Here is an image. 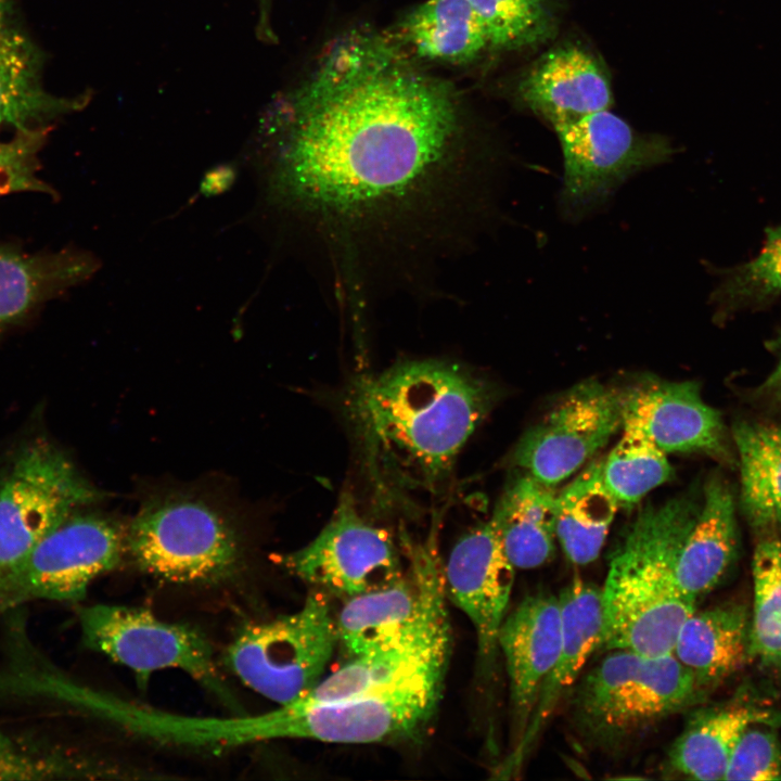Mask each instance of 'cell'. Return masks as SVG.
I'll return each instance as SVG.
<instances>
[{
	"mask_svg": "<svg viewBox=\"0 0 781 781\" xmlns=\"http://www.w3.org/2000/svg\"><path fill=\"white\" fill-rule=\"evenodd\" d=\"M269 113L277 192L343 271L459 236L478 165L458 98L388 38L341 39Z\"/></svg>",
	"mask_w": 781,
	"mask_h": 781,
	"instance_id": "6da1fadb",
	"label": "cell"
},
{
	"mask_svg": "<svg viewBox=\"0 0 781 781\" xmlns=\"http://www.w3.org/2000/svg\"><path fill=\"white\" fill-rule=\"evenodd\" d=\"M490 390L457 363L413 360L363 377L353 415L374 478L434 488L490 407Z\"/></svg>",
	"mask_w": 781,
	"mask_h": 781,
	"instance_id": "7a4b0ae2",
	"label": "cell"
},
{
	"mask_svg": "<svg viewBox=\"0 0 781 781\" xmlns=\"http://www.w3.org/2000/svg\"><path fill=\"white\" fill-rule=\"evenodd\" d=\"M688 496L648 504L615 546L602 597L599 649L648 655L673 653L696 600L677 580V562L700 510Z\"/></svg>",
	"mask_w": 781,
	"mask_h": 781,
	"instance_id": "3957f363",
	"label": "cell"
},
{
	"mask_svg": "<svg viewBox=\"0 0 781 781\" xmlns=\"http://www.w3.org/2000/svg\"><path fill=\"white\" fill-rule=\"evenodd\" d=\"M700 690L674 653L612 650L575 684L572 721L587 742L616 747L688 707Z\"/></svg>",
	"mask_w": 781,
	"mask_h": 781,
	"instance_id": "277c9868",
	"label": "cell"
},
{
	"mask_svg": "<svg viewBox=\"0 0 781 781\" xmlns=\"http://www.w3.org/2000/svg\"><path fill=\"white\" fill-rule=\"evenodd\" d=\"M101 497L44 437L17 446L0 471V596L50 532Z\"/></svg>",
	"mask_w": 781,
	"mask_h": 781,
	"instance_id": "5b68a950",
	"label": "cell"
},
{
	"mask_svg": "<svg viewBox=\"0 0 781 781\" xmlns=\"http://www.w3.org/2000/svg\"><path fill=\"white\" fill-rule=\"evenodd\" d=\"M337 643L327 596L313 591L297 611L243 627L225 663L251 690L283 706L323 678Z\"/></svg>",
	"mask_w": 781,
	"mask_h": 781,
	"instance_id": "8992f818",
	"label": "cell"
},
{
	"mask_svg": "<svg viewBox=\"0 0 781 781\" xmlns=\"http://www.w3.org/2000/svg\"><path fill=\"white\" fill-rule=\"evenodd\" d=\"M450 652L440 653L396 683L350 700L283 705L285 739L367 744L415 738L441 699Z\"/></svg>",
	"mask_w": 781,
	"mask_h": 781,
	"instance_id": "52a82bcc",
	"label": "cell"
},
{
	"mask_svg": "<svg viewBox=\"0 0 781 781\" xmlns=\"http://www.w3.org/2000/svg\"><path fill=\"white\" fill-rule=\"evenodd\" d=\"M78 620L85 644L132 670L141 686L154 671L180 669L232 703L212 644L195 628L163 620L146 609L105 603L79 609Z\"/></svg>",
	"mask_w": 781,
	"mask_h": 781,
	"instance_id": "ba28073f",
	"label": "cell"
},
{
	"mask_svg": "<svg viewBox=\"0 0 781 781\" xmlns=\"http://www.w3.org/2000/svg\"><path fill=\"white\" fill-rule=\"evenodd\" d=\"M126 547L141 569L177 584L225 577L240 556L229 523L204 502L182 498L146 505L132 521Z\"/></svg>",
	"mask_w": 781,
	"mask_h": 781,
	"instance_id": "9c48e42d",
	"label": "cell"
},
{
	"mask_svg": "<svg viewBox=\"0 0 781 781\" xmlns=\"http://www.w3.org/2000/svg\"><path fill=\"white\" fill-rule=\"evenodd\" d=\"M554 130L563 153L560 200L572 216L600 205L629 177L668 161L675 152L667 138L641 133L610 110Z\"/></svg>",
	"mask_w": 781,
	"mask_h": 781,
	"instance_id": "30bf717a",
	"label": "cell"
},
{
	"mask_svg": "<svg viewBox=\"0 0 781 781\" xmlns=\"http://www.w3.org/2000/svg\"><path fill=\"white\" fill-rule=\"evenodd\" d=\"M281 564L317 591L342 600L389 585L406 573L394 538L366 521L348 494L320 533L283 555Z\"/></svg>",
	"mask_w": 781,
	"mask_h": 781,
	"instance_id": "8fae6325",
	"label": "cell"
},
{
	"mask_svg": "<svg viewBox=\"0 0 781 781\" xmlns=\"http://www.w3.org/2000/svg\"><path fill=\"white\" fill-rule=\"evenodd\" d=\"M125 547L113 521L74 512L28 555L0 596V613L33 600L81 601L94 579L118 565Z\"/></svg>",
	"mask_w": 781,
	"mask_h": 781,
	"instance_id": "7c38bea8",
	"label": "cell"
},
{
	"mask_svg": "<svg viewBox=\"0 0 781 781\" xmlns=\"http://www.w3.org/2000/svg\"><path fill=\"white\" fill-rule=\"evenodd\" d=\"M626 393L598 381L574 386L522 436L513 462L548 486L566 479L623 427Z\"/></svg>",
	"mask_w": 781,
	"mask_h": 781,
	"instance_id": "4fadbf2b",
	"label": "cell"
},
{
	"mask_svg": "<svg viewBox=\"0 0 781 781\" xmlns=\"http://www.w3.org/2000/svg\"><path fill=\"white\" fill-rule=\"evenodd\" d=\"M509 560L490 518L464 534L443 564L446 598L471 622L478 656L490 664L498 654V635L514 584Z\"/></svg>",
	"mask_w": 781,
	"mask_h": 781,
	"instance_id": "5bb4252c",
	"label": "cell"
},
{
	"mask_svg": "<svg viewBox=\"0 0 781 781\" xmlns=\"http://www.w3.org/2000/svg\"><path fill=\"white\" fill-rule=\"evenodd\" d=\"M90 712L123 731L172 746L218 751L278 740L274 709L225 717L183 715L98 690L91 699Z\"/></svg>",
	"mask_w": 781,
	"mask_h": 781,
	"instance_id": "9a60e30c",
	"label": "cell"
},
{
	"mask_svg": "<svg viewBox=\"0 0 781 781\" xmlns=\"http://www.w3.org/2000/svg\"><path fill=\"white\" fill-rule=\"evenodd\" d=\"M562 644L559 596L540 591L507 614L498 635L509 681L513 748L521 741Z\"/></svg>",
	"mask_w": 781,
	"mask_h": 781,
	"instance_id": "2e32d148",
	"label": "cell"
},
{
	"mask_svg": "<svg viewBox=\"0 0 781 781\" xmlns=\"http://www.w3.org/2000/svg\"><path fill=\"white\" fill-rule=\"evenodd\" d=\"M624 423L640 427L664 452H702L731 462L722 418L695 382H648L627 390Z\"/></svg>",
	"mask_w": 781,
	"mask_h": 781,
	"instance_id": "e0dca14e",
	"label": "cell"
},
{
	"mask_svg": "<svg viewBox=\"0 0 781 781\" xmlns=\"http://www.w3.org/2000/svg\"><path fill=\"white\" fill-rule=\"evenodd\" d=\"M516 99L553 129L613 104L606 67L593 52L573 42L540 55L522 74Z\"/></svg>",
	"mask_w": 781,
	"mask_h": 781,
	"instance_id": "ac0fdd59",
	"label": "cell"
},
{
	"mask_svg": "<svg viewBox=\"0 0 781 781\" xmlns=\"http://www.w3.org/2000/svg\"><path fill=\"white\" fill-rule=\"evenodd\" d=\"M562 644L537 700L526 730L512 750L508 764L520 766L560 701L577 683L590 655L599 650L602 632L601 588L580 578L572 580L560 593Z\"/></svg>",
	"mask_w": 781,
	"mask_h": 781,
	"instance_id": "d6986e66",
	"label": "cell"
},
{
	"mask_svg": "<svg viewBox=\"0 0 781 781\" xmlns=\"http://www.w3.org/2000/svg\"><path fill=\"white\" fill-rule=\"evenodd\" d=\"M10 0H0V127L28 129L82 110L91 99L85 91L57 97L43 86V54L11 18Z\"/></svg>",
	"mask_w": 781,
	"mask_h": 781,
	"instance_id": "ffe728a7",
	"label": "cell"
},
{
	"mask_svg": "<svg viewBox=\"0 0 781 781\" xmlns=\"http://www.w3.org/2000/svg\"><path fill=\"white\" fill-rule=\"evenodd\" d=\"M737 547L733 495L724 479L709 478L679 553L676 574L681 590L695 600L710 591L728 572Z\"/></svg>",
	"mask_w": 781,
	"mask_h": 781,
	"instance_id": "44dd1931",
	"label": "cell"
},
{
	"mask_svg": "<svg viewBox=\"0 0 781 781\" xmlns=\"http://www.w3.org/2000/svg\"><path fill=\"white\" fill-rule=\"evenodd\" d=\"M91 260L73 252L27 253L0 242V332L85 279Z\"/></svg>",
	"mask_w": 781,
	"mask_h": 781,
	"instance_id": "7402d4cb",
	"label": "cell"
},
{
	"mask_svg": "<svg viewBox=\"0 0 781 781\" xmlns=\"http://www.w3.org/2000/svg\"><path fill=\"white\" fill-rule=\"evenodd\" d=\"M750 625L751 615L740 604L694 611L682 625L673 653L702 690L743 666L751 655Z\"/></svg>",
	"mask_w": 781,
	"mask_h": 781,
	"instance_id": "603a6c76",
	"label": "cell"
},
{
	"mask_svg": "<svg viewBox=\"0 0 781 781\" xmlns=\"http://www.w3.org/2000/svg\"><path fill=\"white\" fill-rule=\"evenodd\" d=\"M396 43L432 62L466 65L489 48L484 26L469 0H427L400 22Z\"/></svg>",
	"mask_w": 781,
	"mask_h": 781,
	"instance_id": "cb8c5ba5",
	"label": "cell"
},
{
	"mask_svg": "<svg viewBox=\"0 0 781 781\" xmlns=\"http://www.w3.org/2000/svg\"><path fill=\"white\" fill-rule=\"evenodd\" d=\"M556 492L528 473L505 489L491 520L515 568L548 562L554 551Z\"/></svg>",
	"mask_w": 781,
	"mask_h": 781,
	"instance_id": "d4e9b609",
	"label": "cell"
},
{
	"mask_svg": "<svg viewBox=\"0 0 781 781\" xmlns=\"http://www.w3.org/2000/svg\"><path fill=\"white\" fill-rule=\"evenodd\" d=\"M768 713L751 704H727L703 709L688 721L668 752V766L694 780H725L726 769L742 732L767 721Z\"/></svg>",
	"mask_w": 781,
	"mask_h": 781,
	"instance_id": "484cf974",
	"label": "cell"
},
{
	"mask_svg": "<svg viewBox=\"0 0 781 781\" xmlns=\"http://www.w3.org/2000/svg\"><path fill=\"white\" fill-rule=\"evenodd\" d=\"M419 602L418 579L408 565L398 580L343 600L335 616L338 643L354 657L396 639L415 618Z\"/></svg>",
	"mask_w": 781,
	"mask_h": 781,
	"instance_id": "4316f807",
	"label": "cell"
},
{
	"mask_svg": "<svg viewBox=\"0 0 781 781\" xmlns=\"http://www.w3.org/2000/svg\"><path fill=\"white\" fill-rule=\"evenodd\" d=\"M740 468V505L755 529L781 524V426L739 421L732 427Z\"/></svg>",
	"mask_w": 781,
	"mask_h": 781,
	"instance_id": "83f0119b",
	"label": "cell"
},
{
	"mask_svg": "<svg viewBox=\"0 0 781 781\" xmlns=\"http://www.w3.org/2000/svg\"><path fill=\"white\" fill-rule=\"evenodd\" d=\"M601 464L588 465L556 495L555 537L578 565L599 556L618 507L602 482Z\"/></svg>",
	"mask_w": 781,
	"mask_h": 781,
	"instance_id": "f1b7e54d",
	"label": "cell"
},
{
	"mask_svg": "<svg viewBox=\"0 0 781 781\" xmlns=\"http://www.w3.org/2000/svg\"><path fill=\"white\" fill-rule=\"evenodd\" d=\"M623 435L601 464L602 482L623 505L639 502L673 476L664 452L640 427L624 423Z\"/></svg>",
	"mask_w": 781,
	"mask_h": 781,
	"instance_id": "f546056e",
	"label": "cell"
},
{
	"mask_svg": "<svg viewBox=\"0 0 781 781\" xmlns=\"http://www.w3.org/2000/svg\"><path fill=\"white\" fill-rule=\"evenodd\" d=\"M781 298V223L766 232L759 253L721 271L710 295L719 318L764 308Z\"/></svg>",
	"mask_w": 781,
	"mask_h": 781,
	"instance_id": "4dcf8cb0",
	"label": "cell"
},
{
	"mask_svg": "<svg viewBox=\"0 0 781 781\" xmlns=\"http://www.w3.org/2000/svg\"><path fill=\"white\" fill-rule=\"evenodd\" d=\"M754 605L750 625L751 655L781 673V541L760 540L752 561Z\"/></svg>",
	"mask_w": 781,
	"mask_h": 781,
	"instance_id": "1f68e13d",
	"label": "cell"
},
{
	"mask_svg": "<svg viewBox=\"0 0 781 781\" xmlns=\"http://www.w3.org/2000/svg\"><path fill=\"white\" fill-rule=\"evenodd\" d=\"M489 48L517 50L540 44L556 30L554 0H469Z\"/></svg>",
	"mask_w": 781,
	"mask_h": 781,
	"instance_id": "d6a6232c",
	"label": "cell"
},
{
	"mask_svg": "<svg viewBox=\"0 0 781 781\" xmlns=\"http://www.w3.org/2000/svg\"><path fill=\"white\" fill-rule=\"evenodd\" d=\"M89 771L88 765L62 752L0 733V780L63 779Z\"/></svg>",
	"mask_w": 781,
	"mask_h": 781,
	"instance_id": "836d02e7",
	"label": "cell"
},
{
	"mask_svg": "<svg viewBox=\"0 0 781 781\" xmlns=\"http://www.w3.org/2000/svg\"><path fill=\"white\" fill-rule=\"evenodd\" d=\"M49 129L50 126L18 129L10 141L0 142V196L28 191L54 194L38 176V155Z\"/></svg>",
	"mask_w": 781,
	"mask_h": 781,
	"instance_id": "e575fe53",
	"label": "cell"
},
{
	"mask_svg": "<svg viewBox=\"0 0 781 781\" xmlns=\"http://www.w3.org/2000/svg\"><path fill=\"white\" fill-rule=\"evenodd\" d=\"M725 780H781V746L767 721L750 725L731 753Z\"/></svg>",
	"mask_w": 781,
	"mask_h": 781,
	"instance_id": "d590c367",
	"label": "cell"
},
{
	"mask_svg": "<svg viewBox=\"0 0 781 781\" xmlns=\"http://www.w3.org/2000/svg\"><path fill=\"white\" fill-rule=\"evenodd\" d=\"M778 355V362L772 372L757 388V395L769 407L781 409V334L769 345Z\"/></svg>",
	"mask_w": 781,
	"mask_h": 781,
	"instance_id": "8d00e7d4",
	"label": "cell"
},
{
	"mask_svg": "<svg viewBox=\"0 0 781 781\" xmlns=\"http://www.w3.org/2000/svg\"><path fill=\"white\" fill-rule=\"evenodd\" d=\"M258 21L256 35L259 40L266 43L277 42V36L271 24L272 0H257Z\"/></svg>",
	"mask_w": 781,
	"mask_h": 781,
	"instance_id": "74e56055",
	"label": "cell"
}]
</instances>
